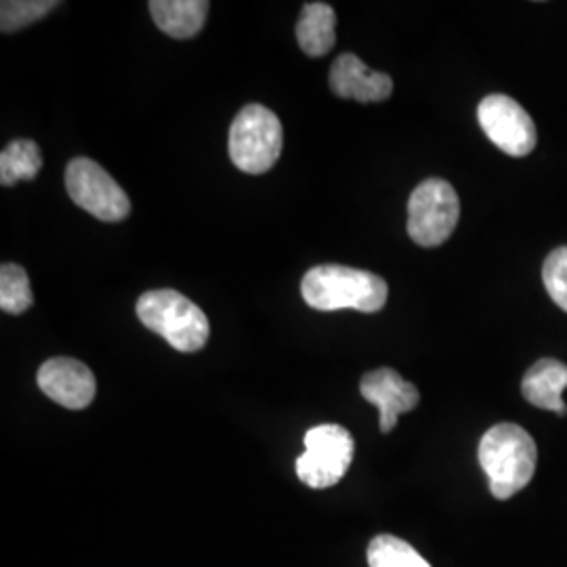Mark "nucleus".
<instances>
[{
  "mask_svg": "<svg viewBox=\"0 0 567 567\" xmlns=\"http://www.w3.org/2000/svg\"><path fill=\"white\" fill-rule=\"evenodd\" d=\"M301 295L305 303L318 311L355 309L377 313L386 305L389 286L372 271L344 265H318L305 274Z\"/></svg>",
  "mask_w": 567,
  "mask_h": 567,
  "instance_id": "f257e3e1",
  "label": "nucleus"
},
{
  "mask_svg": "<svg viewBox=\"0 0 567 567\" xmlns=\"http://www.w3.org/2000/svg\"><path fill=\"white\" fill-rule=\"evenodd\" d=\"M477 458L489 480V492L508 501L532 482L538 450L524 426L501 423L487 429L477 447Z\"/></svg>",
  "mask_w": 567,
  "mask_h": 567,
  "instance_id": "f03ea898",
  "label": "nucleus"
},
{
  "mask_svg": "<svg viewBox=\"0 0 567 567\" xmlns=\"http://www.w3.org/2000/svg\"><path fill=\"white\" fill-rule=\"evenodd\" d=\"M137 318L183 353L200 351L210 337V324L203 309L171 288L143 292L137 301Z\"/></svg>",
  "mask_w": 567,
  "mask_h": 567,
  "instance_id": "7ed1b4c3",
  "label": "nucleus"
},
{
  "mask_svg": "<svg viewBox=\"0 0 567 567\" xmlns=\"http://www.w3.org/2000/svg\"><path fill=\"white\" fill-rule=\"evenodd\" d=\"M282 122L261 103L238 112L229 128L231 163L248 175H264L282 154Z\"/></svg>",
  "mask_w": 567,
  "mask_h": 567,
  "instance_id": "20e7f679",
  "label": "nucleus"
},
{
  "mask_svg": "<svg viewBox=\"0 0 567 567\" xmlns=\"http://www.w3.org/2000/svg\"><path fill=\"white\" fill-rule=\"evenodd\" d=\"M458 219V194L444 179H425L408 200V236L423 248H435L446 243Z\"/></svg>",
  "mask_w": 567,
  "mask_h": 567,
  "instance_id": "39448f33",
  "label": "nucleus"
},
{
  "mask_svg": "<svg viewBox=\"0 0 567 567\" xmlns=\"http://www.w3.org/2000/svg\"><path fill=\"white\" fill-rule=\"evenodd\" d=\"M355 452L351 433L339 425H320L305 433V452L297 458V475L305 486H337L349 471Z\"/></svg>",
  "mask_w": 567,
  "mask_h": 567,
  "instance_id": "423d86ee",
  "label": "nucleus"
},
{
  "mask_svg": "<svg viewBox=\"0 0 567 567\" xmlns=\"http://www.w3.org/2000/svg\"><path fill=\"white\" fill-rule=\"evenodd\" d=\"M65 189L72 203L105 224L128 217L131 200L114 177L89 158H74L65 168Z\"/></svg>",
  "mask_w": 567,
  "mask_h": 567,
  "instance_id": "0eeeda50",
  "label": "nucleus"
},
{
  "mask_svg": "<svg viewBox=\"0 0 567 567\" xmlns=\"http://www.w3.org/2000/svg\"><path fill=\"white\" fill-rule=\"evenodd\" d=\"M477 121L487 140L508 156L524 158L534 152L538 133L532 116L522 103L511 100L507 95L494 93L482 100L477 107Z\"/></svg>",
  "mask_w": 567,
  "mask_h": 567,
  "instance_id": "6e6552de",
  "label": "nucleus"
},
{
  "mask_svg": "<svg viewBox=\"0 0 567 567\" xmlns=\"http://www.w3.org/2000/svg\"><path fill=\"white\" fill-rule=\"evenodd\" d=\"M37 381L49 400L68 410H84L97 393L93 372L72 358L47 360L39 370Z\"/></svg>",
  "mask_w": 567,
  "mask_h": 567,
  "instance_id": "1a4fd4ad",
  "label": "nucleus"
},
{
  "mask_svg": "<svg viewBox=\"0 0 567 567\" xmlns=\"http://www.w3.org/2000/svg\"><path fill=\"white\" fill-rule=\"evenodd\" d=\"M360 393L365 402L379 408L383 433L393 431L400 414L414 410L421 402L419 389L404 381L393 368H379L364 374L360 381Z\"/></svg>",
  "mask_w": 567,
  "mask_h": 567,
  "instance_id": "9d476101",
  "label": "nucleus"
},
{
  "mask_svg": "<svg viewBox=\"0 0 567 567\" xmlns=\"http://www.w3.org/2000/svg\"><path fill=\"white\" fill-rule=\"evenodd\" d=\"M330 89L341 100L360 103L385 102L393 93V81L385 72H374L353 53H343L330 68Z\"/></svg>",
  "mask_w": 567,
  "mask_h": 567,
  "instance_id": "9b49d317",
  "label": "nucleus"
},
{
  "mask_svg": "<svg viewBox=\"0 0 567 567\" xmlns=\"http://www.w3.org/2000/svg\"><path fill=\"white\" fill-rule=\"evenodd\" d=\"M566 389L567 365L553 358L538 360L527 370L522 381V393L526 402L540 410L557 412L559 416L567 414V405L564 402Z\"/></svg>",
  "mask_w": 567,
  "mask_h": 567,
  "instance_id": "f8f14e48",
  "label": "nucleus"
},
{
  "mask_svg": "<svg viewBox=\"0 0 567 567\" xmlns=\"http://www.w3.org/2000/svg\"><path fill=\"white\" fill-rule=\"evenodd\" d=\"M147 7L156 25L177 41L196 37L210 9L206 0H152Z\"/></svg>",
  "mask_w": 567,
  "mask_h": 567,
  "instance_id": "ddd939ff",
  "label": "nucleus"
},
{
  "mask_svg": "<svg viewBox=\"0 0 567 567\" xmlns=\"http://www.w3.org/2000/svg\"><path fill=\"white\" fill-rule=\"evenodd\" d=\"M297 41L309 58H322L337 42V13L326 2H307L297 23Z\"/></svg>",
  "mask_w": 567,
  "mask_h": 567,
  "instance_id": "4468645a",
  "label": "nucleus"
},
{
  "mask_svg": "<svg viewBox=\"0 0 567 567\" xmlns=\"http://www.w3.org/2000/svg\"><path fill=\"white\" fill-rule=\"evenodd\" d=\"M42 168V154L32 140H16L0 154V183L13 187L16 183L32 182Z\"/></svg>",
  "mask_w": 567,
  "mask_h": 567,
  "instance_id": "2eb2a0df",
  "label": "nucleus"
},
{
  "mask_svg": "<svg viewBox=\"0 0 567 567\" xmlns=\"http://www.w3.org/2000/svg\"><path fill=\"white\" fill-rule=\"evenodd\" d=\"M368 566L431 567L416 548L391 534H381L368 545Z\"/></svg>",
  "mask_w": 567,
  "mask_h": 567,
  "instance_id": "dca6fc26",
  "label": "nucleus"
},
{
  "mask_svg": "<svg viewBox=\"0 0 567 567\" xmlns=\"http://www.w3.org/2000/svg\"><path fill=\"white\" fill-rule=\"evenodd\" d=\"M34 303L30 278L25 269L16 264L0 267V309L4 313L20 316Z\"/></svg>",
  "mask_w": 567,
  "mask_h": 567,
  "instance_id": "f3484780",
  "label": "nucleus"
},
{
  "mask_svg": "<svg viewBox=\"0 0 567 567\" xmlns=\"http://www.w3.org/2000/svg\"><path fill=\"white\" fill-rule=\"evenodd\" d=\"M55 7V0H4L0 4V30L4 34H13L41 20Z\"/></svg>",
  "mask_w": 567,
  "mask_h": 567,
  "instance_id": "a211bd4d",
  "label": "nucleus"
},
{
  "mask_svg": "<svg viewBox=\"0 0 567 567\" xmlns=\"http://www.w3.org/2000/svg\"><path fill=\"white\" fill-rule=\"evenodd\" d=\"M548 297L567 313V246L553 250L543 267Z\"/></svg>",
  "mask_w": 567,
  "mask_h": 567,
  "instance_id": "6ab92c4d",
  "label": "nucleus"
}]
</instances>
